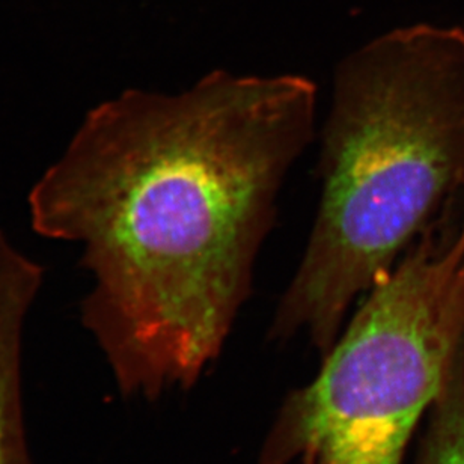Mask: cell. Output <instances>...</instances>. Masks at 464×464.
<instances>
[{
  "instance_id": "cell-3",
  "label": "cell",
  "mask_w": 464,
  "mask_h": 464,
  "mask_svg": "<svg viewBox=\"0 0 464 464\" xmlns=\"http://www.w3.org/2000/svg\"><path fill=\"white\" fill-rule=\"evenodd\" d=\"M464 354V216L436 220L365 293L322 370L285 398L256 464H402Z\"/></svg>"
},
{
  "instance_id": "cell-4",
  "label": "cell",
  "mask_w": 464,
  "mask_h": 464,
  "mask_svg": "<svg viewBox=\"0 0 464 464\" xmlns=\"http://www.w3.org/2000/svg\"><path fill=\"white\" fill-rule=\"evenodd\" d=\"M41 270L0 232V464H34L23 420V324Z\"/></svg>"
},
{
  "instance_id": "cell-1",
  "label": "cell",
  "mask_w": 464,
  "mask_h": 464,
  "mask_svg": "<svg viewBox=\"0 0 464 464\" xmlns=\"http://www.w3.org/2000/svg\"><path fill=\"white\" fill-rule=\"evenodd\" d=\"M315 116L300 74L216 70L177 94L127 91L32 190L36 231L85 246V322L125 393L192 388L218 359Z\"/></svg>"
},
{
  "instance_id": "cell-2",
  "label": "cell",
  "mask_w": 464,
  "mask_h": 464,
  "mask_svg": "<svg viewBox=\"0 0 464 464\" xmlns=\"http://www.w3.org/2000/svg\"><path fill=\"white\" fill-rule=\"evenodd\" d=\"M320 179L270 338L304 335L324 357L352 304L464 190V24L398 27L341 61Z\"/></svg>"
},
{
  "instance_id": "cell-5",
  "label": "cell",
  "mask_w": 464,
  "mask_h": 464,
  "mask_svg": "<svg viewBox=\"0 0 464 464\" xmlns=\"http://www.w3.org/2000/svg\"><path fill=\"white\" fill-rule=\"evenodd\" d=\"M415 464H464V354L430 409L429 427Z\"/></svg>"
}]
</instances>
